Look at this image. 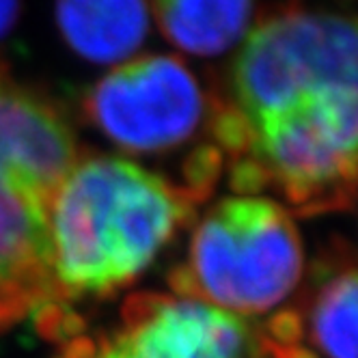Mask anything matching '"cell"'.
Wrapping results in <instances>:
<instances>
[{"label": "cell", "mask_w": 358, "mask_h": 358, "mask_svg": "<svg viewBox=\"0 0 358 358\" xmlns=\"http://www.w3.org/2000/svg\"><path fill=\"white\" fill-rule=\"evenodd\" d=\"M266 339L280 348H294L304 335V320L296 311H280L266 324Z\"/></svg>", "instance_id": "obj_15"}, {"label": "cell", "mask_w": 358, "mask_h": 358, "mask_svg": "<svg viewBox=\"0 0 358 358\" xmlns=\"http://www.w3.org/2000/svg\"><path fill=\"white\" fill-rule=\"evenodd\" d=\"M85 113L113 143L149 153L188 141L206 113V97L182 59L153 55L104 76L87 93Z\"/></svg>", "instance_id": "obj_6"}, {"label": "cell", "mask_w": 358, "mask_h": 358, "mask_svg": "<svg viewBox=\"0 0 358 358\" xmlns=\"http://www.w3.org/2000/svg\"><path fill=\"white\" fill-rule=\"evenodd\" d=\"M33 320H35V328L37 332L52 343H67L76 337L83 335L85 328V320L71 311L65 302L52 300L45 302L33 311Z\"/></svg>", "instance_id": "obj_13"}, {"label": "cell", "mask_w": 358, "mask_h": 358, "mask_svg": "<svg viewBox=\"0 0 358 358\" xmlns=\"http://www.w3.org/2000/svg\"><path fill=\"white\" fill-rule=\"evenodd\" d=\"M276 356L278 358H317L311 350H304V348H298V345H294V348L276 345Z\"/></svg>", "instance_id": "obj_18"}, {"label": "cell", "mask_w": 358, "mask_h": 358, "mask_svg": "<svg viewBox=\"0 0 358 358\" xmlns=\"http://www.w3.org/2000/svg\"><path fill=\"white\" fill-rule=\"evenodd\" d=\"M194 216L188 194L113 156L76 162L52 210L61 300L125 287Z\"/></svg>", "instance_id": "obj_1"}, {"label": "cell", "mask_w": 358, "mask_h": 358, "mask_svg": "<svg viewBox=\"0 0 358 358\" xmlns=\"http://www.w3.org/2000/svg\"><path fill=\"white\" fill-rule=\"evenodd\" d=\"M222 151L214 145H201L196 147L184 164V192L194 203L206 201L220 179L222 171Z\"/></svg>", "instance_id": "obj_12"}, {"label": "cell", "mask_w": 358, "mask_h": 358, "mask_svg": "<svg viewBox=\"0 0 358 358\" xmlns=\"http://www.w3.org/2000/svg\"><path fill=\"white\" fill-rule=\"evenodd\" d=\"M210 130L218 143V149L227 151L234 160L248 156L252 147V130L246 117L227 99H212Z\"/></svg>", "instance_id": "obj_11"}, {"label": "cell", "mask_w": 358, "mask_h": 358, "mask_svg": "<svg viewBox=\"0 0 358 358\" xmlns=\"http://www.w3.org/2000/svg\"><path fill=\"white\" fill-rule=\"evenodd\" d=\"M76 162L78 143L63 110L0 61V332L45 302H63L52 210Z\"/></svg>", "instance_id": "obj_2"}, {"label": "cell", "mask_w": 358, "mask_h": 358, "mask_svg": "<svg viewBox=\"0 0 358 358\" xmlns=\"http://www.w3.org/2000/svg\"><path fill=\"white\" fill-rule=\"evenodd\" d=\"M95 352H97L95 341H91L89 337L80 335V337L67 341L63 352L57 358H95Z\"/></svg>", "instance_id": "obj_17"}, {"label": "cell", "mask_w": 358, "mask_h": 358, "mask_svg": "<svg viewBox=\"0 0 358 358\" xmlns=\"http://www.w3.org/2000/svg\"><path fill=\"white\" fill-rule=\"evenodd\" d=\"M356 285L348 266L322 285L311 306V335L328 358H356Z\"/></svg>", "instance_id": "obj_10"}, {"label": "cell", "mask_w": 358, "mask_h": 358, "mask_svg": "<svg viewBox=\"0 0 358 358\" xmlns=\"http://www.w3.org/2000/svg\"><path fill=\"white\" fill-rule=\"evenodd\" d=\"M302 266V240L285 208L257 196L227 199L196 227L190 262L171 270L169 285L184 300L255 315L296 289Z\"/></svg>", "instance_id": "obj_4"}, {"label": "cell", "mask_w": 358, "mask_h": 358, "mask_svg": "<svg viewBox=\"0 0 358 358\" xmlns=\"http://www.w3.org/2000/svg\"><path fill=\"white\" fill-rule=\"evenodd\" d=\"M57 24L78 57L119 63L147 39L149 9L147 0H57Z\"/></svg>", "instance_id": "obj_8"}, {"label": "cell", "mask_w": 358, "mask_h": 358, "mask_svg": "<svg viewBox=\"0 0 358 358\" xmlns=\"http://www.w3.org/2000/svg\"><path fill=\"white\" fill-rule=\"evenodd\" d=\"M270 186L268 173L252 156L236 158L231 164V188L238 194H257Z\"/></svg>", "instance_id": "obj_14"}, {"label": "cell", "mask_w": 358, "mask_h": 358, "mask_svg": "<svg viewBox=\"0 0 358 358\" xmlns=\"http://www.w3.org/2000/svg\"><path fill=\"white\" fill-rule=\"evenodd\" d=\"M22 0H0V39L7 37L20 20Z\"/></svg>", "instance_id": "obj_16"}, {"label": "cell", "mask_w": 358, "mask_h": 358, "mask_svg": "<svg viewBox=\"0 0 358 358\" xmlns=\"http://www.w3.org/2000/svg\"><path fill=\"white\" fill-rule=\"evenodd\" d=\"M162 35L194 57H218L250 29L255 0H153Z\"/></svg>", "instance_id": "obj_9"}, {"label": "cell", "mask_w": 358, "mask_h": 358, "mask_svg": "<svg viewBox=\"0 0 358 358\" xmlns=\"http://www.w3.org/2000/svg\"><path fill=\"white\" fill-rule=\"evenodd\" d=\"M356 108V93H345L252 127L248 156L298 214L354 206Z\"/></svg>", "instance_id": "obj_5"}, {"label": "cell", "mask_w": 358, "mask_h": 358, "mask_svg": "<svg viewBox=\"0 0 358 358\" xmlns=\"http://www.w3.org/2000/svg\"><path fill=\"white\" fill-rule=\"evenodd\" d=\"M95 345V358H276V345L238 315L160 294L127 298L123 328Z\"/></svg>", "instance_id": "obj_7"}, {"label": "cell", "mask_w": 358, "mask_h": 358, "mask_svg": "<svg viewBox=\"0 0 358 358\" xmlns=\"http://www.w3.org/2000/svg\"><path fill=\"white\" fill-rule=\"evenodd\" d=\"M354 20L285 3L248 33L231 67L234 101L255 125L356 93Z\"/></svg>", "instance_id": "obj_3"}]
</instances>
